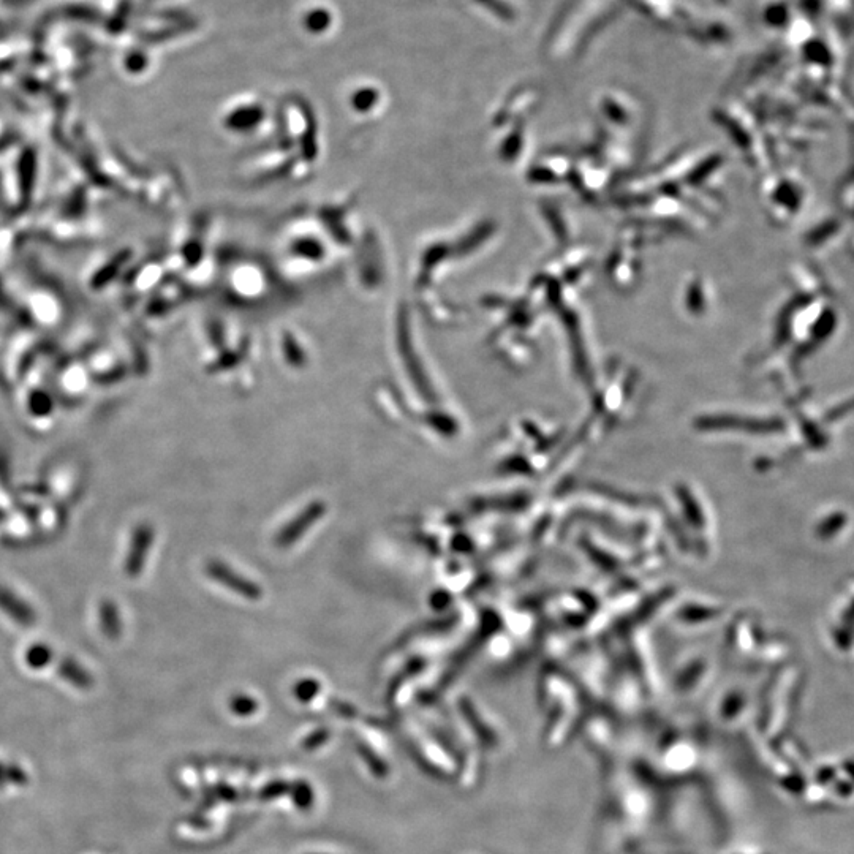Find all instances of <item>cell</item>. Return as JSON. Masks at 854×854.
I'll list each match as a JSON object with an SVG mask.
<instances>
[{"instance_id":"obj_1","label":"cell","mask_w":854,"mask_h":854,"mask_svg":"<svg viewBox=\"0 0 854 854\" xmlns=\"http://www.w3.org/2000/svg\"><path fill=\"white\" fill-rule=\"evenodd\" d=\"M152 543H154V529L149 524H140L133 530L129 551L124 560V573L129 578H138L143 571Z\"/></svg>"},{"instance_id":"obj_2","label":"cell","mask_w":854,"mask_h":854,"mask_svg":"<svg viewBox=\"0 0 854 854\" xmlns=\"http://www.w3.org/2000/svg\"><path fill=\"white\" fill-rule=\"evenodd\" d=\"M0 611L19 627L31 628L37 624V613L32 605L7 586H0Z\"/></svg>"},{"instance_id":"obj_3","label":"cell","mask_w":854,"mask_h":854,"mask_svg":"<svg viewBox=\"0 0 854 854\" xmlns=\"http://www.w3.org/2000/svg\"><path fill=\"white\" fill-rule=\"evenodd\" d=\"M100 632L105 638L116 641L122 635V617L118 605L110 598H103L97 606Z\"/></svg>"},{"instance_id":"obj_4","label":"cell","mask_w":854,"mask_h":854,"mask_svg":"<svg viewBox=\"0 0 854 854\" xmlns=\"http://www.w3.org/2000/svg\"><path fill=\"white\" fill-rule=\"evenodd\" d=\"M57 673H59V676L65 682H69L73 687L83 688V690L92 687V684H94L92 674L78 660L72 657H64L59 660V663H57Z\"/></svg>"},{"instance_id":"obj_5","label":"cell","mask_w":854,"mask_h":854,"mask_svg":"<svg viewBox=\"0 0 854 854\" xmlns=\"http://www.w3.org/2000/svg\"><path fill=\"white\" fill-rule=\"evenodd\" d=\"M322 511L320 505H314V507L310 508V511L304 513L303 516H299L296 526L288 527L280 535V545H290V543H293L309 527L307 524H312L315 519H318Z\"/></svg>"},{"instance_id":"obj_6","label":"cell","mask_w":854,"mask_h":854,"mask_svg":"<svg viewBox=\"0 0 854 854\" xmlns=\"http://www.w3.org/2000/svg\"><path fill=\"white\" fill-rule=\"evenodd\" d=\"M27 666L32 669H43L53 660V649L46 643L32 644L24 655Z\"/></svg>"},{"instance_id":"obj_7","label":"cell","mask_w":854,"mask_h":854,"mask_svg":"<svg viewBox=\"0 0 854 854\" xmlns=\"http://www.w3.org/2000/svg\"><path fill=\"white\" fill-rule=\"evenodd\" d=\"M212 575L217 576V579H219L220 582H223V584H230V586L236 587L235 590H239V592H242V594L247 595V597H254L255 595V587L254 589H252V586H250L249 582L242 581V579L241 581H239V579L233 578V576L235 575H233L231 571V578H228L227 573H225V570H223V567H220V565H214V567H212Z\"/></svg>"},{"instance_id":"obj_8","label":"cell","mask_w":854,"mask_h":854,"mask_svg":"<svg viewBox=\"0 0 854 854\" xmlns=\"http://www.w3.org/2000/svg\"><path fill=\"white\" fill-rule=\"evenodd\" d=\"M331 26V15L325 10H314L306 16V27L312 34H322Z\"/></svg>"},{"instance_id":"obj_9","label":"cell","mask_w":854,"mask_h":854,"mask_svg":"<svg viewBox=\"0 0 854 854\" xmlns=\"http://www.w3.org/2000/svg\"><path fill=\"white\" fill-rule=\"evenodd\" d=\"M0 518H2V511H0Z\"/></svg>"}]
</instances>
